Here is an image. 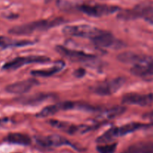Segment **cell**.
<instances>
[{
	"label": "cell",
	"mask_w": 153,
	"mask_h": 153,
	"mask_svg": "<svg viewBox=\"0 0 153 153\" xmlns=\"http://www.w3.org/2000/svg\"><path fill=\"white\" fill-rule=\"evenodd\" d=\"M79 10L85 14L94 17L108 16L116 13L120 10L119 7L114 5H109L105 4H82L79 6Z\"/></svg>",
	"instance_id": "cell-5"
},
{
	"label": "cell",
	"mask_w": 153,
	"mask_h": 153,
	"mask_svg": "<svg viewBox=\"0 0 153 153\" xmlns=\"http://www.w3.org/2000/svg\"><path fill=\"white\" fill-rule=\"evenodd\" d=\"M3 122H4V120H1V119H0V124H1V123H2Z\"/></svg>",
	"instance_id": "cell-23"
},
{
	"label": "cell",
	"mask_w": 153,
	"mask_h": 153,
	"mask_svg": "<svg viewBox=\"0 0 153 153\" xmlns=\"http://www.w3.org/2000/svg\"><path fill=\"white\" fill-rule=\"evenodd\" d=\"M153 124H145L140 122H131L120 127H114L108 129L107 131L105 132L103 134L99 136L97 140V142L100 144L109 143L112 140L117 137L126 135L128 134L133 133V132L138 130L140 129L149 128Z\"/></svg>",
	"instance_id": "cell-2"
},
{
	"label": "cell",
	"mask_w": 153,
	"mask_h": 153,
	"mask_svg": "<svg viewBox=\"0 0 153 153\" xmlns=\"http://www.w3.org/2000/svg\"><path fill=\"white\" fill-rule=\"evenodd\" d=\"M145 57H146V56L140 55V54L134 53V52H126L120 54L117 56V58L119 61L122 62L131 64L133 66L143 61Z\"/></svg>",
	"instance_id": "cell-18"
},
{
	"label": "cell",
	"mask_w": 153,
	"mask_h": 153,
	"mask_svg": "<svg viewBox=\"0 0 153 153\" xmlns=\"http://www.w3.org/2000/svg\"><path fill=\"white\" fill-rule=\"evenodd\" d=\"M117 143H107L105 145H100L97 149L100 153H114L117 148Z\"/></svg>",
	"instance_id": "cell-20"
},
{
	"label": "cell",
	"mask_w": 153,
	"mask_h": 153,
	"mask_svg": "<svg viewBox=\"0 0 153 153\" xmlns=\"http://www.w3.org/2000/svg\"><path fill=\"white\" fill-rule=\"evenodd\" d=\"M94 110L93 106L85 104H81L79 102L74 101H65L60 102L55 104L49 105L46 106L37 114V117L39 118H44L49 117L50 116L55 115L57 112L62 110Z\"/></svg>",
	"instance_id": "cell-3"
},
{
	"label": "cell",
	"mask_w": 153,
	"mask_h": 153,
	"mask_svg": "<svg viewBox=\"0 0 153 153\" xmlns=\"http://www.w3.org/2000/svg\"><path fill=\"white\" fill-rule=\"evenodd\" d=\"M64 62L62 61H58L52 67L48 68L41 70H34L31 71V75L34 76H40V77H47L52 76L56 73L62 70L64 67Z\"/></svg>",
	"instance_id": "cell-16"
},
{
	"label": "cell",
	"mask_w": 153,
	"mask_h": 153,
	"mask_svg": "<svg viewBox=\"0 0 153 153\" xmlns=\"http://www.w3.org/2000/svg\"><path fill=\"white\" fill-rule=\"evenodd\" d=\"M148 116H150V117H153V111L150 112L149 114H148Z\"/></svg>",
	"instance_id": "cell-22"
},
{
	"label": "cell",
	"mask_w": 153,
	"mask_h": 153,
	"mask_svg": "<svg viewBox=\"0 0 153 153\" xmlns=\"http://www.w3.org/2000/svg\"><path fill=\"white\" fill-rule=\"evenodd\" d=\"M5 140L10 143L22 146H28L31 143V140L30 136L22 133L9 134L6 136Z\"/></svg>",
	"instance_id": "cell-17"
},
{
	"label": "cell",
	"mask_w": 153,
	"mask_h": 153,
	"mask_svg": "<svg viewBox=\"0 0 153 153\" xmlns=\"http://www.w3.org/2000/svg\"><path fill=\"white\" fill-rule=\"evenodd\" d=\"M34 42L25 40H13L7 37H0V47L5 48L10 46H22L32 44Z\"/></svg>",
	"instance_id": "cell-19"
},
{
	"label": "cell",
	"mask_w": 153,
	"mask_h": 153,
	"mask_svg": "<svg viewBox=\"0 0 153 153\" xmlns=\"http://www.w3.org/2000/svg\"><path fill=\"white\" fill-rule=\"evenodd\" d=\"M125 82L126 80L123 77H116L108 80L94 86L92 88V91L99 95H111L117 92L125 84Z\"/></svg>",
	"instance_id": "cell-6"
},
{
	"label": "cell",
	"mask_w": 153,
	"mask_h": 153,
	"mask_svg": "<svg viewBox=\"0 0 153 153\" xmlns=\"http://www.w3.org/2000/svg\"><path fill=\"white\" fill-rule=\"evenodd\" d=\"M122 102L124 104L139 105V106H146L153 103V93L149 94H136L129 93L123 96Z\"/></svg>",
	"instance_id": "cell-11"
},
{
	"label": "cell",
	"mask_w": 153,
	"mask_h": 153,
	"mask_svg": "<svg viewBox=\"0 0 153 153\" xmlns=\"http://www.w3.org/2000/svg\"><path fill=\"white\" fill-rule=\"evenodd\" d=\"M37 142L43 146L58 147L61 146H73L71 142L65 137L59 135H49L45 137H40L37 139Z\"/></svg>",
	"instance_id": "cell-14"
},
{
	"label": "cell",
	"mask_w": 153,
	"mask_h": 153,
	"mask_svg": "<svg viewBox=\"0 0 153 153\" xmlns=\"http://www.w3.org/2000/svg\"><path fill=\"white\" fill-rule=\"evenodd\" d=\"M56 50L58 53L61 54L63 56L75 62H90L95 58V56L91 54L85 53L82 51L68 49L62 46H57Z\"/></svg>",
	"instance_id": "cell-9"
},
{
	"label": "cell",
	"mask_w": 153,
	"mask_h": 153,
	"mask_svg": "<svg viewBox=\"0 0 153 153\" xmlns=\"http://www.w3.org/2000/svg\"><path fill=\"white\" fill-rule=\"evenodd\" d=\"M49 123L53 127L69 134H84L92 129L91 126L83 125V124L76 125V124H70V123L66 122L58 121V120H51Z\"/></svg>",
	"instance_id": "cell-13"
},
{
	"label": "cell",
	"mask_w": 153,
	"mask_h": 153,
	"mask_svg": "<svg viewBox=\"0 0 153 153\" xmlns=\"http://www.w3.org/2000/svg\"><path fill=\"white\" fill-rule=\"evenodd\" d=\"M49 61L50 58L44 56H28L18 57L6 62L3 65L2 69L5 70H14L25 64H32V63H45Z\"/></svg>",
	"instance_id": "cell-7"
},
{
	"label": "cell",
	"mask_w": 153,
	"mask_h": 153,
	"mask_svg": "<svg viewBox=\"0 0 153 153\" xmlns=\"http://www.w3.org/2000/svg\"><path fill=\"white\" fill-rule=\"evenodd\" d=\"M131 72L143 80L153 82V59L146 56L143 61L132 66Z\"/></svg>",
	"instance_id": "cell-8"
},
{
	"label": "cell",
	"mask_w": 153,
	"mask_h": 153,
	"mask_svg": "<svg viewBox=\"0 0 153 153\" xmlns=\"http://www.w3.org/2000/svg\"><path fill=\"white\" fill-rule=\"evenodd\" d=\"M64 22V20L62 18L40 20L22 25L15 26L9 29L8 32L15 35H27L36 32L45 31L53 27L58 26Z\"/></svg>",
	"instance_id": "cell-1"
},
{
	"label": "cell",
	"mask_w": 153,
	"mask_h": 153,
	"mask_svg": "<svg viewBox=\"0 0 153 153\" xmlns=\"http://www.w3.org/2000/svg\"><path fill=\"white\" fill-rule=\"evenodd\" d=\"M38 84L39 82L37 80L34 78H30V79L24 80L10 84L6 86L5 90L7 92L12 93V94H21L28 92L31 89V88Z\"/></svg>",
	"instance_id": "cell-12"
},
{
	"label": "cell",
	"mask_w": 153,
	"mask_h": 153,
	"mask_svg": "<svg viewBox=\"0 0 153 153\" xmlns=\"http://www.w3.org/2000/svg\"><path fill=\"white\" fill-rule=\"evenodd\" d=\"M105 30L100 29L97 27L90 25H73L67 26L63 28V32L66 34L75 37H81L95 40L101 35Z\"/></svg>",
	"instance_id": "cell-4"
},
{
	"label": "cell",
	"mask_w": 153,
	"mask_h": 153,
	"mask_svg": "<svg viewBox=\"0 0 153 153\" xmlns=\"http://www.w3.org/2000/svg\"><path fill=\"white\" fill-rule=\"evenodd\" d=\"M126 111V107L124 106H114L112 108L105 110V111L100 112L94 121L97 123H102L104 122L108 121L115 117L120 116Z\"/></svg>",
	"instance_id": "cell-15"
},
{
	"label": "cell",
	"mask_w": 153,
	"mask_h": 153,
	"mask_svg": "<svg viewBox=\"0 0 153 153\" xmlns=\"http://www.w3.org/2000/svg\"><path fill=\"white\" fill-rule=\"evenodd\" d=\"M94 44L102 48H120L124 45L122 41L117 39L111 33L104 31L97 38L93 40Z\"/></svg>",
	"instance_id": "cell-10"
},
{
	"label": "cell",
	"mask_w": 153,
	"mask_h": 153,
	"mask_svg": "<svg viewBox=\"0 0 153 153\" xmlns=\"http://www.w3.org/2000/svg\"><path fill=\"white\" fill-rule=\"evenodd\" d=\"M49 98V95H45V94H40V95H35L33 97L30 98H22V103L24 104H34L37 103V102L43 101V100H46V98Z\"/></svg>",
	"instance_id": "cell-21"
}]
</instances>
